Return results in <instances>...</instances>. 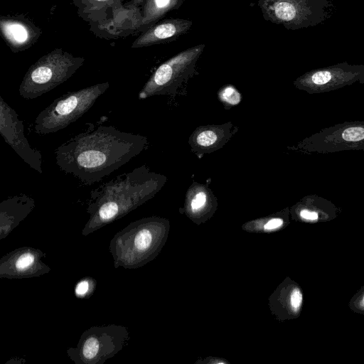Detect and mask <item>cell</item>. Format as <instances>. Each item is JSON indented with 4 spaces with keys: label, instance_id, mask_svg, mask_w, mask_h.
<instances>
[{
    "label": "cell",
    "instance_id": "cell-1",
    "mask_svg": "<svg viewBox=\"0 0 364 364\" xmlns=\"http://www.w3.org/2000/svg\"><path fill=\"white\" fill-rule=\"evenodd\" d=\"M87 129L55 151V163L65 173L90 186L100 181L139 155L147 138L111 125L87 123Z\"/></svg>",
    "mask_w": 364,
    "mask_h": 364
},
{
    "label": "cell",
    "instance_id": "cell-2",
    "mask_svg": "<svg viewBox=\"0 0 364 364\" xmlns=\"http://www.w3.org/2000/svg\"><path fill=\"white\" fill-rule=\"evenodd\" d=\"M164 177L146 166L116 176L90 193L87 213L90 218L82 235L121 218L152 197L163 186Z\"/></svg>",
    "mask_w": 364,
    "mask_h": 364
},
{
    "label": "cell",
    "instance_id": "cell-3",
    "mask_svg": "<svg viewBox=\"0 0 364 364\" xmlns=\"http://www.w3.org/2000/svg\"><path fill=\"white\" fill-rule=\"evenodd\" d=\"M109 87L108 82L97 83L56 98L37 115L35 132L44 135L66 128L85 114Z\"/></svg>",
    "mask_w": 364,
    "mask_h": 364
},
{
    "label": "cell",
    "instance_id": "cell-4",
    "mask_svg": "<svg viewBox=\"0 0 364 364\" xmlns=\"http://www.w3.org/2000/svg\"><path fill=\"white\" fill-rule=\"evenodd\" d=\"M129 339L127 327L110 324L85 331L75 347L67 350L76 364H102L119 353Z\"/></svg>",
    "mask_w": 364,
    "mask_h": 364
},
{
    "label": "cell",
    "instance_id": "cell-5",
    "mask_svg": "<svg viewBox=\"0 0 364 364\" xmlns=\"http://www.w3.org/2000/svg\"><path fill=\"white\" fill-rule=\"evenodd\" d=\"M82 63L80 58L60 53L45 56L26 73L19 86V95L34 100L65 82Z\"/></svg>",
    "mask_w": 364,
    "mask_h": 364
},
{
    "label": "cell",
    "instance_id": "cell-6",
    "mask_svg": "<svg viewBox=\"0 0 364 364\" xmlns=\"http://www.w3.org/2000/svg\"><path fill=\"white\" fill-rule=\"evenodd\" d=\"M258 5L265 20L291 30L321 23L331 6L328 0H258Z\"/></svg>",
    "mask_w": 364,
    "mask_h": 364
},
{
    "label": "cell",
    "instance_id": "cell-7",
    "mask_svg": "<svg viewBox=\"0 0 364 364\" xmlns=\"http://www.w3.org/2000/svg\"><path fill=\"white\" fill-rule=\"evenodd\" d=\"M205 44L188 48L161 64L139 93V99L164 95L174 90L194 71Z\"/></svg>",
    "mask_w": 364,
    "mask_h": 364
},
{
    "label": "cell",
    "instance_id": "cell-8",
    "mask_svg": "<svg viewBox=\"0 0 364 364\" xmlns=\"http://www.w3.org/2000/svg\"><path fill=\"white\" fill-rule=\"evenodd\" d=\"M146 222H132L113 237L109 251L115 268L135 269L143 264L154 242L153 233Z\"/></svg>",
    "mask_w": 364,
    "mask_h": 364
},
{
    "label": "cell",
    "instance_id": "cell-9",
    "mask_svg": "<svg viewBox=\"0 0 364 364\" xmlns=\"http://www.w3.org/2000/svg\"><path fill=\"white\" fill-rule=\"evenodd\" d=\"M307 151L328 153L364 150V122L340 124L324 129L306 139Z\"/></svg>",
    "mask_w": 364,
    "mask_h": 364
},
{
    "label": "cell",
    "instance_id": "cell-10",
    "mask_svg": "<svg viewBox=\"0 0 364 364\" xmlns=\"http://www.w3.org/2000/svg\"><path fill=\"white\" fill-rule=\"evenodd\" d=\"M357 81L364 82V65L344 63L306 73L299 77L295 84L300 89L309 92H321L338 89Z\"/></svg>",
    "mask_w": 364,
    "mask_h": 364
},
{
    "label": "cell",
    "instance_id": "cell-11",
    "mask_svg": "<svg viewBox=\"0 0 364 364\" xmlns=\"http://www.w3.org/2000/svg\"><path fill=\"white\" fill-rule=\"evenodd\" d=\"M23 124L16 111L0 96V133L4 141L31 168L40 173L42 155L29 144L23 132Z\"/></svg>",
    "mask_w": 364,
    "mask_h": 364
},
{
    "label": "cell",
    "instance_id": "cell-12",
    "mask_svg": "<svg viewBox=\"0 0 364 364\" xmlns=\"http://www.w3.org/2000/svg\"><path fill=\"white\" fill-rule=\"evenodd\" d=\"M45 254L38 249L23 247L5 255L0 259V277L27 279L40 277L50 271L43 262Z\"/></svg>",
    "mask_w": 364,
    "mask_h": 364
},
{
    "label": "cell",
    "instance_id": "cell-13",
    "mask_svg": "<svg viewBox=\"0 0 364 364\" xmlns=\"http://www.w3.org/2000/svg\"><path fill=\"white\" fill-rule=\"evenodd\" d=\"M35 208V200L26 194L7 198L0 203L1 239L6 237Z\"/></svg>",
    "mask_w": 364,
    "mask_h": 364
},
{
    "label": "cell",
    "instance_id": "cell-14",
    "mask_svg": "<svg viewBox=\"0 0 364 364\" xmlns=\"http://www.w3.org/2000/svg\"><path fill=\"white\" fill-rule=\"evenodd\" d=\"M193 22L182 18L164 21L150 28L138 41V45L150 46L155 43L173 41L186 33Z\"/></svg>",
    "mask_w": 364,
    "mask_h": 364
},
{
    "label": "cell",
    "instance_id": "cell-15",
    "mask_svg": "<svg viewBox=\"0 0 364 364\" xmlns=\"http://www.w3.org/2000/svg\"><path fill=\"white\" fill-rule=\"evenodd\" d=\"M298 210V216L304 222H328L337 217L338 208L331 202L318 198H308Z\"/></svg>",
    "mask_w": 364,
    "mask_h": 364
},
{
    "label": "cell",
    "instance_id": "cell-16",
    "mask_svg": "<svg viewBox=\"0 0 364 364\" xmlns=\"http://www.w3.org/2000/svg\"><path fill=\"white\" fill-rule=\"evenodd\" d=\"M185 0H149L148 18L156 19L168 11L178 9Z\"/></svg>",
    "mask_w": 364,
    "mask_h": 364
},
{
    "label": "cell",
    "instance_id": "cell-17",
    "mask_svg": "<svg viewBox=\"0 0 364 364\" xmlns=\"http://www.w3.org/2000/svg\"><path fill=\"white\" fill-rule=\"evenodd\" d=\"M4 31L7 38L18 44L24 43L28 37V33L26 28L18 23H11L6 25Z\"/></svg>",
    "mask_w": 364,
    "mask_h": 364
},
{
    "label": "cell",
    "instance_id": "cell-18",
    "mask_svg": "<svg viewBox=\"0 0 364 364\" xmlns=\"http://www.w3.org/2000/svg\"><path fill=\"white\" fill-rule=\"evenodd\" d=\"M219 132L209 128L200 132L196 141L198 145L202 147H210L215 144L220 139Z\"/></svg>",
    "mask_w": 364,
    "mask_h": 364
},
{
    "label": "cell",
    "instance_id": "cell-19",
    "mask_svg": "<svg viewBox=\"0 0 364 364\" xmlns=\"http://www.w3.org/2000/svg\"><path fill=\"white\" fill-rule=\"evenodd\" d=\"M96 282L92 278H84L76 285L75 292L77 297L84 298L90 296L95 290Z\"/></svg>",
    "mask_w": 364,
    "mask_h": 364
},
{
    "label": "cell",
    "instance_id": "cell-20",
    "mask_svg": "<svg viewBox=\"0 0 364 364\" xmlns=\"http://www.w3.org/2000/svg\"><path fill=\"white\" fill-rule=\"evenodd\" d=\"M348 307L354 313L364 315V284L351 297Z\"/></svg>",
    "mask_w": 364,
    "mask_h": 364
},
{
    "label": "cell",
    "instance_id": "cell-21",
    "mask_svg": "<svg viewBox=\"0 0 364 364\" xmlns=\"http://www.w3.org/2000/svg\"><path fill=\"white\" fill-rule=\"evenodd\" d=\"M220 96L222 100L230 105H236L241 100L240 94L232 86H228L223 89Z\"/></svg>",
    "mask_w": 364,
    "mask_h": 364
},
{
    "label": "cell",
    "instance_id": "cell-22",
    "mask_svg": "<svg viewBox=\"0 0 364 364\" xmlns=\"http://www.w3.org/2000/svg\"><path fill=\"white\" fill-rule=\"evenodd\" d=\"M207 200V196L203 191H199L196 194L191 203V208L193 211L198 210L203 208Z\"/></svg>",
    "mask_w": 364,
    "mask_h": 364
},
{
    "label": "cell",
    "instance_id": "cell-23",
    "mask_svg": "<svg viewBox=\"0 0 364 364\" xmlns=\"http://www.w3.org/2000/svg\"><path fill=\"white\" fill-rule=\"evenodd\" d=\"M283 223L282 218H272L264 225V228L267 230H274L282 226Z\"/></svg>",
    "mask_w": 364,
    "mask_h": 364
}]
</instances>
